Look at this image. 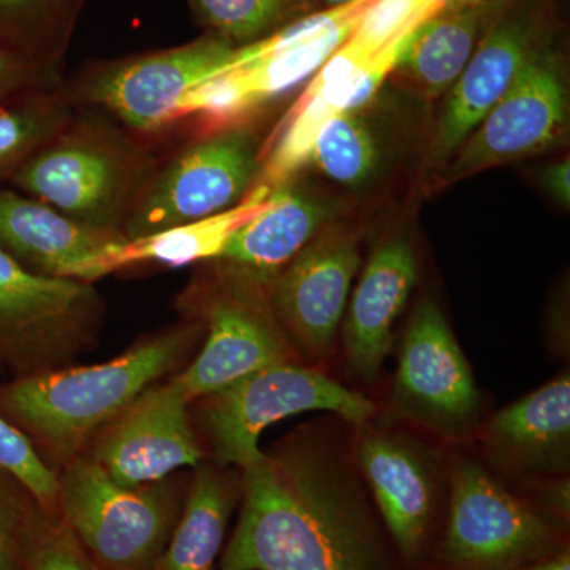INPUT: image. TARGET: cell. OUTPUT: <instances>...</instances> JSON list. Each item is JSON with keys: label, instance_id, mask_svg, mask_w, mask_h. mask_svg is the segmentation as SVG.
<instances>
[{"label": "cell", "instance_id": "1", "mask_svg": "<svg viewBox=\"0 0 570 570\" xmlns=\"http://www.w3.org/2000/svg\"><path fill=\"white\" fill-rule=\"evenodd\" d=\"M242 509L219 570H411L348 449L305 425L242 469Z\"/></svg>", "mask_w": 570, "mask_h": 570}, {"label": "cell", "instance_id": "2", "mask_svg": "<svg viewBox=\"0 0 570 570\" xmlns=\"http://www.w3.org/2000/svg\"><path fill=\"white\" fill-rule=\"evenodd\" d=\"M204 335L200 322L181 317L110 362L13 377L0 384V414L58 474L135 397L179 370Z\"/></svg>", "mask_w": 570, "mask_h": 570}, {"label": "cell", "instance_id": "3", "mask_svg": "<svg viewBox=\"0 0 570 570\" xmlns=\"http://www.w3.org/2000/svg\"><path fill=\"white\" fill-rule=\"evenodd\" d=\"M157 163L145 138L130 134L105 112L77 108L9 186L78 223L122 234Z\"/></svg>", "mask_w": 570, "mask_h": 570}, {"label": "cell", "instance_id": "4", "mask_svg": "<svg viewBox=\"0 0 570 570\" xmlns=\"http://www.w3.org/2000/svg\"><path fill=\"white\" fill-rule=\"evenodd\" d=\"M198 266L176 298L179 316L200 322L205 332L193 363L175 376L193 403L296 358L266 285L219 261Z\"/></svg>", "mask_w": 570, "mask_h": 570}, {"label": "cell", "instance_id": "5", "mask_svg": "<svg viewBox=\"0 0 570 570\" xmlns=\"http://www.w3.org/2000/svg\"><path fill=\"white\" fill-rule=\"evenodd\" d=\"M58 483V517L100 568L156 569L181 515V485H118L86 455L59 471Z\"/></svg>", "mask_w": 570, "mask_h": 570}, {"label": "cell", "instance_id": "6", "mask_svg": "<svg viewBox=\"0 0 570 570\" xmlns=\"http://www.w3.org/2000/svg\"><path fill=\"white\" fill-rule=\"evenodd\" d=\"M236 48L205 32L178 47L88 62L71 77L66 75L63 91L75 108L105 112L146 140L175 126L183 97L223 73Z\"/></svg>", "mask_w": 570, "mask_h": 570}, {"label": "cell", "instance_id": "7", "mask_svg": "<svg viewBox=\"0 0 570 570\" xmlns=\"http://www.w3.org/2000/svg\"><path fill=\"white\" fill-rule=\"evenodd\" d=\"M562 521L515 497L472 461L456 464L448 519L436 549L439 570H513L569 549Z\"/></svg>", "mask_w": 570, "mask_h": 570}, {"label": "cell", "instance_id": "8", "mask_svg": "<svg viewBox=\"0 0 570 570\" xmlns=\"http://www.w3.org/2000/svg\"><path fill=\"white\" fill-rule=\"evenodd\" d=\"M198 425L219 466L245 469L264 455L261 436L273 423L322 411L362 425L376 406L316 367L281 363L250 374L230 387L202 397Z\"/></svg>", "mask_w": 570, "mask_h": 570}, {"label": "cell", "instance_id": "9", "mask_svg": "<svg viewBox=\"0 0 570 570\" xmlns=\"http://www.w3.org/2000/svg\"><path fill=\"white\" fill-rule=\"evenodd\" d=\"M262 146L245 122L198 134L156 167L130 209L129 242L238 205L257 184Z\"/></svg>", "mask_w": 570, "mask_h": 570}, {"label": "cell", "instance_id": "10", "mask_svg": "<svg viewBox=\"0 0 570 570\" xmlns=\"http://www.w3.org/2000/svg\"><path fill=\"white\" fill-rule=\"evenodd\" d=\"M105 302L94 284L39 275L0 249V370H56L96 343Z\"/></svg>", "mask_w": 570, "mask_h": 570}, {"label": "cell", "instance_id": "11", "mask_svg": "<svg viewBox=\"0 0 570 570\" xmlns=\"http://www.w3.org/2000/svg\"><path fill=\"white\" fill-rule=\"evenodd\" d=\"M568 121V86L560 56L532 48L515 80L453 154L448 179L466 178L557 145Z\"/></svg>", "mask_w": 570, "mask_h": 570}, {"label": "cell", "instance_id": "12", "mask_svg": "<svg viewBox=\"0 0 570 570\" xmlns=\"http://www.w3.org/2000/svg\"><path fill=\"white\" fill-rule=\"evenodd\" d=\"M393 401L401 414L449 439L466 436L480 414L474 374L441 307L423 299L404 332Z\"/></svg>", "mask_w": 570, "mask_h": 570}, {"label": "cell", "instance_id": "13", "mask_svg": "<svg viewBox=\"0 0 570 570\" xmlns=\"http://www.w3.org/2000/svg\"><path fill=\"white\" fill-rule=\"evenodd\" d=\"M354 460L379 515L411 570L426 562L438 527L436 460L407 434L356 425Z\"/></svg>", "mask_w": 570, "mask_h": 570}, {"label": "cell", "instance_id": "14", "mask_svg": "<svg viewBox=\"0 0 570 570\" xmlns=\"http://www.w3.org/2000/svg\"><path fill=\"white\" fill-rule=\"evenodd\" d=\"M190 403L175 376L154 384L104 426L82 455L122 487L148 485L178 469L198 466L206 455L190 419Z\"/></svg>", "mask_w": 570, "mask_h": 570}, {"label": "cell", "instance_id": "15", "mask_svg": "<svg viewBox=\"0 0 570 570\" xmlns=\"http://www.w3.org/2000/svg\"><path fill=\"white\" fill-rule=\"evenodd\" d=\"M360 265L351 235H317L269 284V305L299 358L321 363L332 351Z\"/></svg>", "mask_w": 570, "mask_h": 570}, {"label": "cell", "instance_id": "16", "mask_svg": "<svg viewBox=\"0 0 570 570\" xmlns=\"http://www.w3.org/2000/svg\"><path fill=\"white\" fill-rule=\"evenodd\" d=\"M127 242L119 232L78 223L13 187H0V249L39 275L94 284L119 272Z\"/></svg>", "mask_w": 570, "mask_h": 570}, {"label": "cell", "instance_id": "17", "mask_svg": "<svg viewBox=\"0 0 570 570\" xmlns=\"http://www.w3.org/2000/svg\"><path fill=\"white\" fill-rule=\"evenodd\" d=\"M539 41V24L527 10L508 11L480 41L466 69L450 89L431 141V164L445 163L508 92Z\"/></svg>", "mask_w": 570, "mask_h": 570}, {"label": "cell", "instance_id": "18", "mask_svg": "<svg viewBox=\"0 0 570 570\" xmlns=\"http://www.w3.org/2000/svg\"><path fill=\"white\" fill-rule=\"evenodd\" d=\"M417 276V254L401 236L382 243L367 258L344 314L348 371L363 384L377 381Z\"/></svg>", "mask_w": 570, "mask_h": 570}, {"label": "cell", "instance_id": "19", "mask_svg": "<svg viewBox=\"0 0 570 570\" xmlns=\"http://www.w3.org/2000/svg\"><path fill=\"white\" fill-rule=\"evenodd\" d=\"M501 14L502 0L445 6L412 31L392 75L426 99L444 96Z\"/></svg>", "mask_w": 570, "mask_h": 570}, {"label": "cell", "instance_id": "20", "mask_svg": "<svg viewBox=\"0 0 570 570\" xmlns=\"http://www.w3.org/2000/svg\"><path fill=\"white\" fill-rule=\"evenodd\" d=\"M324 206L292 181L272 187L268 202L232 235L214 261L232 266L269 288V284L318 235Z\"/></svg>", "mask_w": 570, "mask_h": 570}, {"label": "cell", "instance_id": "21", "mask_svg": "<svg viewBox=\"0 0 570 570\" xmlns=\"http://www.w3.org/2000/svg\"><path fill=\"white\" fill-rule=\"evenodd\" d=\"M487 444L502 463L521 471L568 468L570 376L568 371L499 411L487 430Z\"/></svg>", "mask_w": 570, "mask_h": 570}, {"label": "cell", "instance_id": "22", "mask_svg": "<svg viewBox=\"0 0 570 570\" xmlns=\"http://www.w3.org/2000/svg\"><path fill=\"white\" fill-rule=\"evenodd\" d=\"M239 497L242 485L225 466H195L181 515L154 570H216Z\"/></svg>", "mask_w": 570, "mask_h": 570}, {"label": "cell", "instance_id": "23", "mask_svg": "<svg viewBox=\"0 0 570 570\" xmlns=\"http://www.w3.org/2000/svg\"><path fill=\"white\" fill-rule=\"evenodd\" d=\"M269 193L272 187L257 183L238 205L223 213L127 242L118 255V268L138 264L181 268L214 261L232 235L265 208Z\"/></svg>", "mask_w": 570, "mask_h": 570}, {"label": "cell", "instance_id": "24", "mask_svg": "<svg viewBox=\"0 0 570 570\" xmlns=\"http://www.w3.org/2000/svg\"><path fill=\"white\" fill-rule=\"evenodd\" d=\"M85 0H0V47L63 69Z\"/></svg>", "mask_w": 570, "mask_h": 570}, {"label": "cell", "instance_id": "25", "mask_svg": "<svg viewBox=\"0 0 570 570\" xmlns=\"http://www.w3.org/2000/svg\"><path fill=\"white\" fill-rule=\"evenodd\" d=\"M77 108L63 85L0 100V187L70 121Z\"/></svg>", "mask_w": 570, "mask_h": 570}, {"label": "cell", "instance_id": "26", "mask_svg": "<svg viewBox=\"0 0 570 570\" xmlns=\"http://www.w3.org/2000/svg\"><path fill=\"white\" fill-rule=\"evenodd\" d=\"M205 32L245 47L302 17L305 0H187Z\"/></svg>", "mask_w": 570, "mask_h": 570}, {"label": "cell", "instance_id": "27", "mask_svg": "<svg viewBox=\"0 0 570 570\" xmlns=\"http://www.w3.org/2000/svg\"><path fill=\"white\" fill-rule=\"evenodd\" d=\"M311 163L332 181L360 186L376 170V138L356 112H341L328 119L317 134Z\"/></svg>", "mask_w": 570, "mask_h": 570}, {"label": "cell", "instance_id": "28", "mask_svg": "<svg viewBox=\"0 0 570 570\" xmlns=\"http://www.w3.org/2000/svg\"><path fill=\"white\" fill-rule=\"evenodd\" d=\"M51 513L28 487L0 468V570H28Z\"/></svg>", "mask_w": 570, "mask_h": 570}, {"label": "cell", "instance_id": "29", "mask_svg": "<svg viewBox=\"0 0 570 570\" xmlns=\"http://www.w3.org/2000/svg\"><path fill=\"white\" fill-rule=\"evenodd\" d=\"M436 11L422 0H371L347 41L373 58Z\"/></svg>", "mask_w": 570, "mask_h": 570}, {"label": "cell", "instance_id": "30", "mask_svg": "<svg viewBox=\"0 0 570 570\" xmlns=\"http://www.w3.org/2000/svg\"><path fill=\"white\" fill-rule=\"evenodd\" d=\"M0 468L20 479L41 508L58 515V474L51 471L29 439L0 414Z\"/></svg>", "mask_w": 570, "mask_h": 570}, {"label": "cell", "instance_id": "31", "mask_svg": "<svg viewBox=\"0 0 570 570\" xmlns=\"http://www.w3.org/2000/svg\"><path fill=\"white\" fill-rule=\"evenodd\" d=\"M28 570H104L58 515L45 524Z\"/></svg>", "mask_w": 570, "mask_h": 570}, {"label": "cell", "instance_id": "32", "mask_svg": "<svg viewBox=\"0 0 570 570\" xmlns=\"http://www.w3.org/2000/svg\"><path fill=\"white\" fill-rule=\"evenodd\" d=\"M63 81V69L41 66L0 47V100L37 89L59 88Z\"/></svg>", "mask_w": 570, "mask_h": 570}, {"label": "cell", "instance_id": "33", "mask_svg": "<svg viewBox=\"0 0 570 570\" xmlns=\"http://www.w3.org/2000/svg\"><path fill=\"white\" fill-rule=\"evenodd\" d=\"M543 189L561 205L570 204V164L569 159L561 160L547 167L540 175Z\"/></svg>", "mask_w": 570, "mask_h": 570}, {"label": "cell", "instance_id": "34", "mask_svg": "<svg viewBox=\"0 0 570 570\" xmlns=\"http://www.w3.org/2000/svg\"><path fill=\"white\" fill-rule=\"evenodd\" d=\"M513 570H570V551L566 549L553 557L543 558V560L530 562V564Z\"/></svg>", "mask_w": 570, "mask_h": 570}, {"label": "cell", "instance_id": "35", "mask_svg": "<svg viewBox=\"0 0 570 570\" xmlns=\"http://www.w3.org/2000/svg\"><path fill=\"white\" fill-rule=\"evenodd\" d=\"M426 6L433 7V9H444L445 6H450V3L460 2V0H422Z\"/></svg>", "mask_w": 570, "mask_h": 570}, {"label": "cell", "instance_id": "36", "mask_svg": "<svg viewBox=\"0 0 570 570\" xmlns=\"http://www.w3.org/2000/svg\"><path fill=\"white\" fill-rule=\"evenodd\" d=\"M324 2L330 3L332 7L344 6V3L354 2V0H324Z\"/></svg>", "mask_w": 570, "mask_h": 570}, {"label": "cell", "instance_id": "37", "mask_svg": "<svg viewBox=\"0 0 570 570\" xmlns=\"http://www.w3.org/2000/svg\"><path fill=\"white\" fill-rule=\"evenodd\" d=\"M460 2H482V0H460Z\"/></svg>", "mask_w": 570, "mask_h": 570}]
</instances>
